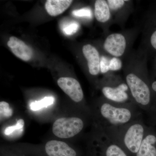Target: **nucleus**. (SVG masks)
<instances>
[{
  "label": "nucleus",
  "mask_w": 156,
  "mask_h": 156,
  "mask_svg": "<svg viewBox=\"0 0 156 156\" xmlns=\"http://www.w3.org/2000/svg\"><path fill=\"white\" fill-rule=\"evenodd\" d=\"M97 128L105 131L128 124L142 116L134 102L120 103L102 97L96 105Z\"/></svg>",
  "instance_id": "1"
},
{
  "label": "nucleus",
  "mask_w": 156,
  "mask_h": 156,
  "mask_svg": "<svg viewBox=\"0 0 156 156\" xmlns=\"http://www.w3.org/2000/svg\"><path fill=\"white\" fill-rule=\"evenodd\" d=\"M147 128L141 116L124 126L104 132L119 144L129 156H135L139 150Z\"/></svg>",
  "instance_id": "2"
},
{
  "label": "nucleus",
  "mask_w": 156,
  "mask_h": 156,
  "mask_svg": "<svg viewBox=\"0 0 156 156\" xmlns=\"http://www.w3.org/2000/svg\"><path fill=\"white\" fill-rule=\"evenodd\" d=\"M125 78L134 103L140 109L149 111L154 104L153 97L151 87L143 70L131 66L126 69Z\"/></svg>",
  "instance_id": "3"
},
{
  "label": "nucleus",
  "mask_w": 156,
  "mask_h": 156,
  "mask_svg": "<svg viewBox=\"0 0 156 156\" xmlns=\"http://www.w3.org/2000/svg\"><path fill=\"white\" fill-rule=\"evenodd\" d=\"M101 89L103 97L107 100L120 103L134 102L125 81L115 76H106Z\"/></svg>",
  "instance_id": "4"
},
{
  "label": "nucleus",
  "mask_w": 156,
  "mask_h": 156,
  "mask_svg": "<svg viewBox=\"0 0 156 156\" xmlns=\"http://www.w3.org/2000/svg\"><path fill=\"white\" fill-rule=\"evenodd\" d=\"M85 126L84 120L80 117L60 118L53 123L52 131L59 138H69L80 134Z\"/></svg>",
  "instance_id": "5"
},
{
  "label": "nucleus",
  "mask_w": 156,
  "mask_h": 156,
  "mask_svg": "<svg viewBox=\"0 0 156 156\" xmlns=\"http://www.w3.org/2000/svg\"><path fill=\"white\" fill-rule=\"evenodd\" d=\"M93 140L100 156H129L125 150L104 132L97 128Z\"/></svg>",
  "instance_id": "6"
},
{
  "label": "nucleus",
  "mask_w": 156,
  "mask_h": 156,
  "mask_svg": "<svg viewBox=\"0 0 156 156\" xmlns=\"http://www.w3.org/2000/svg\"><path fill=\"white\" fill-rule=\"evenodd\" d=\"M128 39L122 33H112L108 36L104 43L105 50L114 57H122L128 47Z\"/></svg>",
  "instance_id": "7"
},
{
  "label": "nucleus",
  "mask_w": 156,
  "mask_h": 156,
  "mask_svg": "<svg viewBox=\"0 0 156 156\" xmlns=\"http://www.w3.org/2000/svg\"><path fill=\"white\" fill-rule=\"evenodd\" d=\"M57 84L74 102L80 103L83 100V92L77 80L72 77H61L58 79Z\"/></svg>",
  "instance_id": "8"
},
{
  "label": "nucleus",
  "mask_w": 156,
  "mask_h": 156,
  "mask_svg": "<svg viewBox=\"0 0 156 156\" xmlns=\"http://www.w3.org/2000/svg\"><path fill=\"white\" fill-rule=\"evenodd\" d=\"M82 51L87 61L89 73L92 76H97L101 72L99 52L95 47L89 44L84 45Z\"/></svg>",
  "instance_id": "9"
},
{
  "label": "nucleus",
  "mask_w": 156,
  "mask_h": 156,
  "mask_svg": "<svg viewBox=\"0 0 156 156\" xmlns=\"http://www.w3.org/2000/svg\"><path fill=\"white\" fill-rule=\"evenodd\" d=\"M45 151L49 156H76L75 150L66 143L59 140H51L45 145Z\"/></svg>",
  "instance_id": "10"
},
{
  "label": "nucleus",
  "mask_w": 156,
  "mask_h": 156,
  "mask_svg": "<svg viewBox=\"0 0 156 156\" xmlns=\"http://www.w3.org/2000/svg\"><path fill=\"white\" fill-rule=\"evenodd\" d=\"M7 44L12 53L18 58L24 61H28L32 58V50L20 39L11 37Z\"/></svg>",
  "instance_id": "11"
},
{
  "label": "nucleus",
  "mask_w": 156,
  "mask_h": 156,
  "mask_svg": "<svg viewBox=\"0 0 156 156\" xmlns=\"http://www.w3.org/2000/svg\"><path fill=\"white\" fill-rule=\"evenodd\" d=\"M147 128L139 150L135 156H156V134Z\"/></svg>",
  "instance_id": "12"
},
{
  "label": "nucleus",
  "mask_w": 156,
  "mask_h": 156,
  "mask_svg": "<svg viewBox=\"0 0 156 156\" xmlns=\"http://www.w3.org/2000/svg\"><path fill=\"white\" fill-rule=\"evenodd\" d=\"M73 2L72 0H48L45 9L50 16H58L68 9Z\"/></svg>",
  "instance_id": "13"
},
{
  "label": "nucleus",
  "mask_w": 156,
  "mask_h": 156,
  "mask_svg": "<svg viewBox=\"0 0 156 156\" xmlns=\"http://www.w3.org/2000/svg\"><path fill=\"white\" fill-rule=\"evenodd\" d=\"M95 15L100 23L107 22L111 17V12L106 1L97 0L95 3Z\"/></svg>",
  "instance_id": "14"
},
{
  "label": "nucleus",
  "mask_w": 156,
  "mask_h": 156,
  "mask_svg": "<svg viewBox=\"0 0 156 156\" xmlns=\"http://www.w3.org/2000/svg\"><path fill=\"white\" fill-rule=\"evenodd\" d=\"M54 98L53 96H46L38 101H34L30 105V108L32 111H37L47 108L52 105L54 102Z\"/></svg>",
  "instance_id": "15"
},
{
  "label": "nucleus",
  "mask_w": 156,
  "mask_h": 156,
  "mask_svg": "<svg viewBox=\"0 0 156 156\" xmlns=\"http://www.w3.org/2000/svg\"><path fill=\"white\" fill-rule=\"evenodd\" d=\"M13 110L10 108L8 102L5 101L0 102V117L2 121L5 119H9L13 115Z\"/></svg>",
  "instance_id": "16"
},
{
  "label": "nucleus",
  "mask_w": 156,
  "mask_h": 156,
  "mask_svg": "<svg viewBox=\"0 0 156 156\" xmlns=\"http://www.w3.org/2000/svg\"><path fill=\"white\" fill-rule=\"evenodd\" d=\"M24 120L23 119H20L17 121V123L14 126H9L7 127L5 130V134L6 135H11L13 133H14L15 131L22 133L23 131V128L24 127Z\"/></svg>",
  "instance_id": "17"
},
{
  "label": "nucleus",
  "mask_w": 156,
  "mask_h": 156,
  "mask_svg": "<svg viewBox=\"0 0 156 156\" xmlns=\"http://www.w3.org/2000/svg\"><path fill=\"white\" fill-rule=\"evenodd\" d=\"M110 10L112 11H119L124 7L128 1L124 0H108L106 1Z\"/></svg>",
  "instance_id": "18"
},
{
  "label": "nucleus",
  "mask_w": 156,
  "mask_h": 156,
  "mask_svg": "<svg viewBox=\"0 0 156 156\" xmlns=\"http://www.w3.org/2000/svg\"><path fill=\"white\" fill-rule=\"evenodd\" d=\"M80 25L77 22H72L69 23L63 27V32L67 35H71L76 33L79 30Z\"/></svg>",
  "instance_id": "19"
},
{
  "label": "nucleus",
  "mask_w": 156,
  "mask_h": 156,
  "mask_svg": "<svg viewBox=\"0 0 156 156\" xmlns=\"http://www.w3.org/2000/svg\"><path fill=\"white\" fill-rule=\"evenodd\" d=\"M72 14L76 17H87L89 18H92V11L89 8H83L74 10L73 11Z\"/></svg>",
  "instance_id": "20"
},
{
  "label": "nucleus",
  "mask_w": 156,
  "mask_h": 156,
  "mask_svg": "<svg viewBox=\"0 0 156 156\" xmlns=\"http://www.w3.org/2000/svg\"><path fill=\"white\" fill-rule=\"evenodd\" d=\"M110 58L107 56H102L100 59V71L102 73H106L110 71Z\"/></svg>",
  "instance_id": "21"
},
{
  "label": "nucleus",
  "mask_w": 156,
  "mask_h": 156,
  "mask_svg": "<svg viewBox=\"0 0 156 156\" xmlns=\"http://www.w3.org/2000/svg\"><path fill=\"white\" fill-rule=\"evenodd\" d=\"M122 67V62L119 58L113 57L110 60V71H116L121 69Z\"/></svg>",
  "instance_id": "22"
},
{
  "label": "nucleus",
  "mask_w": 156,
  "mask_h": 156,
  "mask_svg": "<svg viewBox=\"0 0 156 156\" xmlns=\"http://www.w3.org/2000/svg\"><path fill=\"white\" fill-rule=\"evenodd\" d=\"M150 43L152 48L156 50V29L151 35Z\"/></svg>",
  "instance_id": "23"
},
{
  "label": "nucleus",
  "mask_w": 156,
  "mask_h": 156,
  "mask_svg": "<svg viewBox=\"0 0 156 156\" xmlns=\"http://www.w3.org/2000/svg\"><path fill=\"white\" fill-rule=\"evenodd\" d=\"M151 87L152 90H153L154 92H156V81H154L151 85Z\"/></svg>",
  "instance_id": "24"
}]
</instances>
